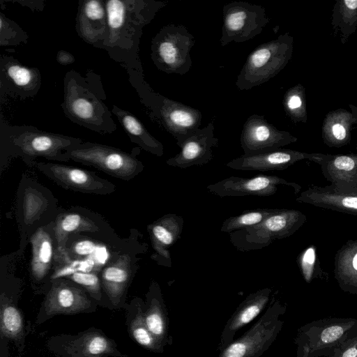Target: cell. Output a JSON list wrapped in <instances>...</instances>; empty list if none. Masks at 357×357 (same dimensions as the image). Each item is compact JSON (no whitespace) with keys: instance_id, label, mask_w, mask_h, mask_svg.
<instances>
[{"instance_id":"cell-28","label":"cell","mask_w":357,"mask_h":357,"mask_svg":"<svg viewBox=\"0 0 357 357\" xmlns=\"http://www.w3.org/2000/svg\"><path fill=\"white\" fill-rule=\"evenodd\" d=\"M107 30L105 1L100 0L84 1L79 8L77 17L78 34L88 43L94 45L101 40L104 43L107 38Z\"/></svg>"},{"instance_id":"cell-23","label":"cell","mask_w":357,"mask_h":357,"mask_svg":"<svg viewBox=\"0 0 357 357\" xmlns=\"http://www.w3.org/2000/svg\"><path fill=\"white\" fill-rule=\"evenodd\" d=\"M271 292L272 289L269 287L259 289L250 294L239 304L223 328L218 347L220 352L234 340L238 330L250 323L266 308L271 300Z\"/></svg>"},{"instance_id":"cell-36","label":"cell","mask_w":357,"mask_h":357,"mask_svg":"<svg viewBox=\"0 0 357 357\" xmlns=\"http://www.w3.org/2000/svg\"><path fill=\"white\" fill-rule=\"evenodd\" d=\"M282 104L287 116L294 123L307 122V100L303 85L298 84L289 88L284 95Z\"/></svg>"},{"instance_id":"cell-39","label":"cell","mask_w":357,"mask_h":357,"mask_svg":"<svg viewBox=\"0 0 357 357\" xmlns=\"http://www.w3.org/2000/svg\"><path fill=\"white\" fill-rule=\"evenodd\" d=\"M297 262L303 278L307 283H310L316 278L328 281V275L320 266L317 249L314 245L306 248L299 255Z\"/></svg>"},{"instance_id":"cell-8","label":"cell","mask_w":357,"mask_h":357,"mask_svg":"<svg viewBox=\"0 0 357 357\" xmlns=\"http://www.w3.org/2000/svg\"><path fill=\"white\" fill-rule=\"evenodd\" d=\"M167 2L155 1H105L107 35L102 43L114 47L123 40L131 30L141 33L142 26L151 22L155 13Z\"/></svg>"},{"instance_id":"cell-40","label":"cell","mask_w":357,"mask_h":357,"mask_svg":"<svg viewBox=\"0 0 357 357\" xmlns=\"http://www.w3.org/2000/svg\"><path fill=\"white\" fill-rule=\"evenodd\" d=\"M328 357H357V332L342 342Z\"/></svg>"},{"instance_id":"cell-38","label":"cell","mask_w":357,"mask_h":357,"mask_svg":"<svg viewBox=\"0 0 357 357\" xmlns=\"http://www.w3.org/2000/svg\"><path fill=\"white\" fill-rule=\"evenodd\" d=\"M275 209L257 208L248 210L240 215L231 216L224 220L220 231L231 234L236 231L257 225L273 213Z\"/></svg>"},{"instance_id":"cell-4","label":"cell","mask_w":357,"mask_h":357,"mask_svg":"<svg viewBox=\"0 0 357 357\" xmlns=\"http://www.w3.org/2000/svg\"><path fill=\"white\" fill-rule=\"evenodd\" d=\"M286 305L273 295L264 314L218 357H260L275 342L284 325Z\"/></svg>"},{"instance_id":"cell-7","label":"cell","mask_w":357,"mask_h":357,"mask_svg":"<svg viewBox=\"0 0 357 357\" xmlns=\"http://www.w3.org/2000/svg\"><path fill=\"white\" fill-rule=\"evenodd\" d=\"M45 294L35 320L37 325L60 314L93 313L99 306L82 287L66 278L52 279Z\"/></svg>"},{"instance_id":"cell-18","label":"cell","mask_w":357,"mask_h":357,"mask_svg":"<svg viewBox=\"0 0 357 357\" xmlns=\"http://www.w3.org/2000/svg\"><path fill=\"white\" fill-rule=\"evenodd\" d=\"M157 116L180 148L199 128L202 119L199 110L162 95Z\"/></svg>"},{"instance_id":"cell-37","label":"cell","mask_w":357,"mask_h":357,"mask_svg":"<svg viewBox=\"0 0 357 357\" xmlns=\"http://www.w3.org/2000/svg\"><path fill=\"white\" fill-rule=\"evenodd\" d=\"M63 278L70 279L82 287L99 306L114 310L103 291L98 273L73 271Z\"/></svg>"},{"instance_id":"cell-5","label":"cell","mask_w":357,"mask_h":357,"mask_svg":"<svg viewBox=\"0 0 357 357\" xmlns=\"http://www.w3.org/2000/svg\"><path fill=\"white\" fill-rule=\"evenodd\" d=\"M195 43L194 36L185 26L166 25L152 40L151 59L165 73L185 75L192 65L190 52Z\"/></svg>"},{"instance_id":"cell-33","label":"cell","mask_w":357,"mask_h":357,"mask_svg":"<svg viewBox=\"0 0 357 357\" xmlns=\"http://www.w3.org/2000/svg\"><path fill=\"white\" fill-rule=\"evenodd\" d=\"M331 25L340 33V42L344 45L357 29V0H337L333 6Z\"/></svg>"},{"instance_id":"cell-41","label":"cell","mask_w":357,"mask_h":357,"mask_svg":"<svg viewBox=\"0 0 357 357\" xmlns=\"http://www.w3.org/2000/svg\"><path fill=\"white\" fill-rule=\"evenodd\" d=\"M56 59L59 63L63 65H67L74 62L73 56L63 50H61L58 52Z\"/></svg>"},{"instance_id":"cell-31","label":"cell","mask_w":357,"mask_h":357,"mask_svg":"<svg viewBox=\"0 0 357 357\" xmlns=\"http://www.w3.org/2000/svg\"><path fill=\"white\" fill-rule=\"evenodd\" d=\"M356 119L351 112L337 109L328 112L323 121L321 137L329 147L340 148L347 145L351 139Z\"/></svg>"},{"instance_id":"cell-1","label":"cell","mask_w":357,"mask_h":357,"mask_svg":"<svg viewBox=\"0 0 357 357\" xmlns=\"http://www.w3.org/2000/svg\"><path fill=\"white\" fill-rule=\"evenodd\" d=\"M294 38L288 33L258 45L248 56L236 86L239 90H250L275 77L292 56Z\"/></svg>"},{"instance_id":"cell-26","label":"cell","mask_w":357,"mask_h":357,"mask_svg":"<svg viewBox=\"0 0 357 357\" xmlns=\"http://www.w3.org/2000/svg\"><path fill=\"white\" fill-rule=\"evenodd\" d=\"M144 319L153 337L164 347L173 344L169 333L168 312L159 284L152 281L145 295Z\"/></svg>"},{"instance_id":"cell-10","label":"cell","mask_w":357,"mask_h":357,"mask_svg":"<svg viewBox=\"0 0 357 357\" xmlns=\"http://www.w3.org/2000/svg\"><path fill=\"white\" fill-rule=\"evenodd\" d=\"M13 130L9 137L11 149L27 160L43 157L66 162L65 152L83 142L79 138L47 132L36 128L21 127Z\"/></svg>"},{"instance_id":"cell-27","label":"cell","mask_w":357,"mask_h":357,"mask_svg":"<svg viewBox=\"0 0 357 357\" xmlns=\"http://www.w3.org/2000/svg\"><path fill=\"white\" fill-rule=\"evenodd\" d=\"M296 202L357 215V191L339 192L330 185H312L303 191Z\"/></svg>"},{"instance_id":"cell-9","label":"cell","mask_w":357,"mask_h":357,"mask_svg":"<svg viewBox=\"0 0 357 357\" xmlns=\"http://www.w3.org/2000/svg\"><path fill=\"white\" fill-rule=\"evenodd\" d=\"M46 346L58 357H129L102 330L94 327L75 334L54 335Z\"/></svg>"},{"instance_id":"cell-12","label":"cell","mask_w":357,"mask_h":357,"mask_svg":"<svg viewBox=\"0 0 357 357\" xmlns=\"http://www.w3.org/2000/svg\"><path fill=\"white\" fill-rule=\"evenodd\" d=\"M63 105L72 120L94 130L105 129L106 120L112 121L105 105L75 79H66Z\"/></svg>"},{"instance_id":"cell-16","label":"cell","mask_w":357,"mask_h":357,"mask_svg":"<svg viewBox=\"0 0 357 357\" xmlns=\"http://www.w3.org/2000/svg\"><path fill=\"white\" fill-rule=\"evenodd\" d=\"M280 185H287L298 194L301 186L277 176L258 174L251 178L231 176L207 185V190L220 197L257 196L268 197L275 194Z\"/></svg>"},{"instance_id":"cell-3","label":"cell","mask_w":357,"mask_h":357,"mask_svg":"<svg viewBox=\"0 0 357 357\" xmlns=\"http://www.w3.org/2000/svg\"><path fill=\"white\" fill-rule=\"evenodd\" d=\"M306 220L307 216L300 211L275 208L261 223L229 234L230 241L240 251L262 249L275 240L291 236Z\"/></svg>"},{"instance_id":"cell-17","label":"cell","mask_w":357,"mask_h":357,"mask_svg":"<svg viewBox=\"0 0 357 357\" xmlns=\"http://www.w3.org/2000/svg\"><path fill=\"white\" fill-rule=\"evenodd\" d=\"M324 156V153H309L280 149L257 154H243L228 162L225 165L233 169L243 171L284 170L303 160H308L319 164Z\"/></svg>"},{"instance_id":"cell-11","label":"cell","mask_w":357,"mask_h":357,"mask_svg":"<svg viewBox=\"0 0 357 357\" xmlns=\"http://www.w3.org/2000/svg\"><path fill=\"white\" fill-rule=\"evenodd\" d=\"M223 24L220 43H243L261 33L270 22L265 8L247 1H234L224 5Z\"/></svg>"},{"instance_id":"cell-42","label":"cell","mask_w":357,"mask_h":357,"mask_svg":"<svg viewBox=\"0 0 357 357\" xmlns=\"http://www.w3.org/2000/svg\"><path fill=\"white\" fill-rule=\"evenodd\" d=\"M349 108L351 109V112L352 114L354 115V118L356 119V124L357 125V107L354 105H349ZM357 149V146H356Z\"/></svg>"},{"instance_id":"cell-15","label":"cell","mask_w":357,"mask_h":357,"mask_svg":"<svg viewBox=\"0 0 357 357\" xmlns=\"http://www.w3.org/2000/svg\"><path fill=\"white\" fill-rule=\"evenodd\" d=\"M297 137L278 130L263 115L252 114L244 123L240 142L243 154H257L280 149L294 143Z\"/></svg>"},{"instance_id":"cell-2","label":"cell","mask_w":357,"mask_h":357,"mask_svg":"<svg viewBox=\"0 0 357 357\" xmlns=\"http://www.w3.org/2000/svg\"><path fill=\"white\" fill-rule=\"evenodd\" d=\"M356 332L355 318L329 317L312 321L298 329L294 339L296 357H328Z\"/></svg>"},{"instance_id":"cell-24","label":"cell","mask_w":357,"mask_h":357,"mask_svg":"<svg viewBox=\"0 0 357 357\" xmlns=\"http://www.w3.org/2000/svg\"><path fill=\"white\" fill-rule=\"evenodd\" d=\"M318 165L333 189L339 192L357 191V153L324 154Z\"/></svg>"},{"instance_id":"cell-34","label":"cell","mask_w":357,"mask_h":357,"mask_svg":"<svg viewBox=\"0 0 357 357\" xmlns=\"http://www.w3.org/2000/svg\"><path fill=\"white\" fill-rule=\"evenodd\" d=\"M2 71L6 78L17 89L24 91H37L40 84V75L34 68L24 66L12 59L1 61Z\"/></svg>"},{"instance_id":"cell-19","label":"cell","mask_w":357,"mask_h":357,"mask_svg":"<svg viewBox=\"0 0 357 357\" xmlns=\"http://www.w3.org/2000/svg\"><path fill=\"white\" fill-rule=\"evenodd\" d=\"M29 241L31 245V282L35 285L43 284L45 290V282H47L49 287L54 267L56 243L52 234V222L38 227Z\"/></svg>"},{"instance_id":"cell-35","label":"cell","mask_w":357,"mask_h":357,"mask_svg":"<svg viewBox=\"0 0 357 357\" xmlns=\"http://www.w3.org/2000/svg\"><path fill=\"white\" fill-rule=\"evenodd\" d=\"M49 199L38 187H26L22 192V217L21 227L26 228L34 225L50 206Z\"/></svg>"},{"instance_id":"cell-30","label":"cell","mask_w":357,"mask_h":357,"mask_svg":"<svg viewBox=\"0 0 357 357\" xmlns=\"http://www.w3.org/2000/svg\"><path fill=\"white\" fill-rule=\"evenodd\" d=\"M334 276L345 293L357 294V238L347 241L337 252Z\"/></svg>"},{"instance_id":"cell-29","label":"cell","mask_w":357,"mask_h":357,"mask_svg":"<svg viewBox=\"0 0 357 357\" xmlns=\"http://www.w3.org/2000/svg\"><path fill=\"white\" fill-rule=\"evenodd\" d=\"M125 311L126 325L130 338L144 349L162 354L165 347L149 331L144 319V301L139 297L132 298L123 308Z\"/></svg>"},{"instance_id":"cell-22","label":"cell","mask_w":357,"mask_h":357,"mask_svg":"<svg viewBox=\"0 0 357 357\" xmlns=\"http://www.w3.org/2000/svg\"><path fill=\"white\" fill-rule=\"evenodd\" d=\"M184 220L181 215H164L147 226V231L154 253L151 258L158 265L171 267L170 248L181 238Z\"/></svg>"},{"instance_id":"cell-6","label":"cell","mask_w":357,"mask_h":357,"mask_svg":"<svg viewBox=\"0 0 357 357\" xmlns=\"http://www.w3.org/2000/svg\"><path fill=\"white\" fill-rule=\"evenodd\" d=\"M72 160L93 166L114 177L130 181L144 169L143 163L135 155L119 149L91 142H82L64 153Z\"/></svg>"},{"instance_id":"cell-14","label":"cell","mask_w":357,"mask_h":357,"mask_svg":"<svg viewBox=\"0 0 357 357\" xmlns=\"http://www.w3.org/2000/svg\"><path fill=\"white\" fill-rule=\"evenodd\" d=\"M37 167L59 186L75 192L93 195H109L116 185L93 172L52 162H38Z\"/></svg>"},{"instance_id":"cell-32","label":"cell","mask_w":357,"mask_h":357,"mask_svg":"<svg viewBox=\"0 0 357 357\" xmlns=\"http://www.w3.org/2000/svg\"><path fill=\"white\" fill-rule=\"evenodd\" d=\"M112 112L118 117L132 142L157 156L160 157L164 154L162 144L152 136L133 114L116 106L113 107Z\"/></svg>"},{"instance_id":"cell-25","label":"cell","mask_w":357,"mask_h":357,"mask_svg":"<svg viewBox=\"0 0 357 357\" xmlns=\"http://www.w3.org/2000/svg\"><path fill=\"white\" fill-rule=\"evenodd\" d=\"M18 291H8L1 286L0 295V335L12 341L22 353L25 343V327L22 312L18 307Z\"/></svg>"},{"instance_id":"cell-20","label":"cell","mask_w":357,"mask_h":357,"mask_svg":"<svg viewBox=\"0 0 357 357\" xmlns=\"http://www.w3.org/2000/svg\"><path fill=\"white\" fill-rule=\"evenodd\" d=\"M214 130L213 121L204 128H199L185 140L181 151L167 160L166 163L174 167L185 169L211 162L213 157L212 149L218 146L219 141Z\"/></svg>"},{"instance_id":"cell-21","label":"cell","mask_w":357,"mask_h":357,"mask_svg":"<svg viewBox=\"0 0 357 357\" xmlns=\"http://www.w3.org/2000/svg\"><path fill=\"white\" fill-rule=\"evenodd\" d=\"M52 229L56 243L54 267L56 265L60 266L72 262L66 250L70 236L81 232L98 233L101 231V227L96 220L87 215L76 212L57 215L55 220L52 221Z\"/></svg>"},{"instance_id":"cell-13","label":"cell","mask_w":357,"mask_h":357,"mask_svg":"<svg viewBox=\"0 0 357 357\" xmlns=\"http://www.w3.org/2000/svg\"><path fill=\"white\" fill-rule=\"evenodd\" d=\"M137 261L134 253L119 252L100 271L102 288L114 310L123 309L127 303V294L137 270Z\"/></svg>"}]
</instances>
